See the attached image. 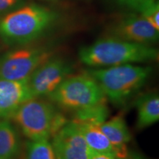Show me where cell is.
<instances>
[{"label": "cell", "mask_w": 159, "mask_h": 159, "mask_svg": "<svg viewBox=\"0 0 159 159\" xmlns=\"http://www.w3.org/2000/svg\"><path fill=\"white\" fill-rule=\"evenodd\" d=\"M79 59L93 68L157 61L158 50L151 45L129 42L115 37L105 38L80 49Z\"/></svg>", "instance_id": "1"}, {"label": "cell", "mask_w": 159, "mask_h": 159, "mask_svg": "<svg viewBox=\"0 0 159 159\" xmlns=\"http://www.w3.org/2000/svg\"><path fill=\"white\" fill-rule=\"evenodd\" d=\"M57 19V13L47 7L25 6L0 21V37L8 45L27 44L44 34Z\"/></svg>", "instance_id": "2"}, {"label": "cell", "mask_w": 159, "mask_h": 159, "mask_svg": "<svg viewBox=\"0 0 159 159\" xmlns=\"http://www.w3.org/2000/svg\"><path fill=\"white\" fill-rule=\"evenodd\" d=\"M152 71L150 66L127 63L89 69L86 72L98 83L106 99L114 105H121L144 86Z\"/></svg>", "instance_id": "3"}, {"label": "cell", "mask_w": 159, "mask_h": 159, "mask_svg": "<svg viewBox=\"0 0 159 159\" xmlns=\"http://www.w3.org/2000/svg\"><path fill=\"white\" fill-rule=\"evenodd\" d=\"M11 117L30 141L49 140L68 122L52 103L38 97L26 101Z\"/></svg>", "instance_id": "4"}, {"label": "cell", "mask_w": 159, "mask_h": 159, "mask_svg": "<svg viewBox=\"0 0 159 159\" xmlns=\"http://www.w3.org/2000/svg\"><path fill=\"white\" fill-rule=\"evenodd\" d=\"M48 97L55 105L74 112L106 101L98 83L87 72L69 75Z\"/></svg>", "instance_id": "5"}, {"label": "cell", "mask_w": 159, "mask_h": 159, "mask_svg": "<svg viewBox=\"0 0 159 159\" xmlns=\"http://www.w3.org/2000/svg\"><path fill=\"white\" fill-rule=\"evenodd\" d=\"M52 57V52L46 47H25L7 52L0 58V79H29L40 65Z\"/></svg>", "instance_id": "6"}, {"label": "cell", "mask_w": 159, "mask_h": 159, "mask_svg": "<svg viewBox=\"0 0 159 159\" xmlns=\"http://www.w3.org/2000/svg\"><path fill=\"white\" fill-rule=\"evenodd\" d=\"M71 72L72 67L66 61L50 57L40 65L29 77V86L33 97L49 96Z\"/></svg>", "instance_id": "7"}, {"label": "cell", "mask_w": 159, "mask_h": 159, "mask_svg": "<svg viewBox=\"0 0 159 159\" xmlns=\"http://www.w3.org/2000/svg\"><path fill=\"white\" fill-rule=\"evenodd\" d=\"M56 159H89L92 152L74 122H67L52 137Z\"/></svg>", "instance_id": "8"}, {"label": "cell", "mask_w": 159, "mask_h": 159, "mask_svg": "<svg viewBox=\"0 0 159 159\" xmlns=\"http://www.w3.org/2000/svg\"><path fill=\"white\" fill-rule=\"evenodd\" d=\"M158 33L159 30L137 13H130L121 18L111 30L112 37L145 45L157 42Z\"/></svg>", "instance_id": "9"}, {"label": "cell", "mask_w": 159, "mask_h": 159, "mask_svg": "<svg viewBox=\"0 0 159 159\" xmlns=\"http://www.w3.org/2000/svg\"><path fill=\"white\" fill-rule=\"evenodd\" d=\"M33 98L28 79H0V118L11 117L23 103Z\"/></svg>", "instance_id": "10"}, {"label": "cell", "mask_w": 159, "mask_h": 159, "mask_svg": "<svg viewBox=\"0 0 159 159\" xmlns=\"http://www.w3.org/2000/svg\"><path fill=\"white\" fill-rule=\"evenodd\" d=\"M103 134L110 142L117 158H127V144L131 139L130 130L122 116H116L100 125Z\"/></svg>", "instance_id": "11"}, {"label": "cell", "mask_w": 159, "mask_h": 159, "mask_svg": "<svg viewBox=\"0 0 159 159\" xmlns=\"http://www.w3.org/2000/svg\"><path fill=\"white\" fill-rule=\"evenodd\" d=\"M137 109L136 128H147L159 120V97L156 93H148L141 96L136 102Z\"/></svg>", "instance_id": "12"}, {"label": "cell", "mask_w": 159, "mask_h": 159, "mask_svg": "<svg viewBox=\"0 0 159 159\" xmlns=\"http://www.w3.org/2000/svg\"><path fill=\"white\" fill-rule=\"evenodd\" d=\"M74 123L83 135L91 152H114L110 142L101 130L100 125L89 123Z\"/></svg>", "instance_id": "13"}, {"label": "cell", "mask_w": 159, "mask_h": 159, "mask_svg": "<svg viewBox=\"0 0 159 159\" xmlns=\"http://www.w3.org/2000/svg\"><path fill=\"white\" fill-rule=\"evenodd\" d=\"M20 139L13 124L0 120V159H13L19 151Z\"/></svg>", "instance_id": "14"}, {"label": "cell", "mask_w": 159, "mask_h": 159, "mask_svg": "<svg viewBox=\"0 0 159 159\" xmlns=\"http://www.w3.org/2000/svg\"><path fill=\"white\" fill-rule=\"evenodd\" d=\"M75 113V117L71 122L100 125L108 119L109 110L105 102H102Z\"/></svg>", "instance_id": "15"}, {"label": "cell", "mask_w": 159, "mask_h": 159, "mask_svg": "<svg viewBox=\"0 0 159 159\" xmlns=\"http://www.w3.org/2000/svg\"><path fill=\"white\" fill-rule=\"evenodd\" d=\"M27 159H56L49 140H29L27 144Z\"/></svg>", "instance_id": "16"}, {"label": "cell", "mask_w": 159, "mask_h": 159, "mask_svg": "<svg viewBox=\"0 0 159 159\" xmlns=\"http://www.w3.org/2000/svg\"><path fill=\"white\" fill-rule=\"evenodd\" d=\"M136 11L147 20L152 27L159 30L158 0H145Z\"/></svg>", "instance_id": "17"}, {"label": "cell", "mask_w": 159, "mask_h": 159, "mask_svg": "<svg viewBox=\"0 0 159 159\" xmlns=\"http://www.w3.org/2000/svg\"><path fill=\"white\" fill-rule=\"evenodd\" d=\"M116 1L120 5L126 6V7L136 11L145 0H116Z\"/></svg>", "instance_id": "18"}, {"label": "cell", "mask_w": 159, "mask_h": 159, "mask_svg": "<svg viewBox=\"0 0 159 159\" xmlns=\"http://www.w3.org/2000/svg\"><path fill=\"white\" fill-rule=\"evenodd\" d=\"M89 159H117V157L113 152H92Z\"/></svg>", "instance_id": "19"}, {"label": "cell", "mask_w": 159, "mask_h": 159, "mask_svg": "<svg viewBox=\"0 0 159 159\" xmlns=\"http://www.w3.org/2000/svg\"><path fill=\"white\" fill-rule=\"evenodd\" d=\"M20 0H0V12L11 9L19 2Z\"/></svg>", "instance_id": "20"}, {"label": "cell", "mask_w": 159, "mask_h": 159, "mask_svg": "<svg viewBox=\"0 0 159 159\" xmlns=\"http://www.w3.org/2000/svg\"><path fill=\"white\" fill-rule=\"evenodd\" d=\"M129 159H143V158H142V157H140L139 156H132Z\"/></svg>", "instance_id": "21"}, {"label": "cell", "mask_w": 159, "mask_h": 159, "mask_svg": "<svg viewBox=\"0 0 159 159\" xmlns=\"http://www.w3.org/2000/svg\"><path fill=\"white\" fill-rule=\"evenodd\" d=\"M117 159H127V158H117Z\"/></svg>", "instance_id": "22"}]
</instances>
